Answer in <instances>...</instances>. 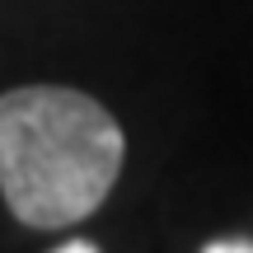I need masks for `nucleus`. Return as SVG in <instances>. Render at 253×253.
<instances>
[{"label": "nucleus", "instance_id": "nucleus-3", "mask_svg": "<svg viewBox=\"0 0 253 253\" xmlns=\"http://www.w3.org/2000/svg\"><path fill=\"white\" fill-rule=\"evenodd\" d=\"M52 253H99L89 244V239H71V244H61V249H52Z\"/></svg>", "mask_w": 253, "mask_h": 253}, {"label": "nucleus", "instance_id": "nucleus-2", "mask_svg": "<svg viewBox=\"0 0 253 253\" xmlns=\"http://www.w3.org/2000/svg\"><path fill=\"white\" fill-rule=\"evenodd\" d=\"M202 253H253L249 239H216V244H207Z\"/></svg>", "mask_w": 253, "mask_h": 253}, {"label": "nucleus", "instance_id": "nucleus-1", "mask_svg": "<svg viewBox=\"0 0 253 253\" xmlns=\"http://www.w3.org/2000/svg\"><path fill=\"white\" fill-rule=\"evenodd\" d=\"M126 136L99 99L66 84L0 94V197L28 230H66L103 207Z\"/></svg>", "mask_w": 253, "mask_h": 253}]
</instances>
